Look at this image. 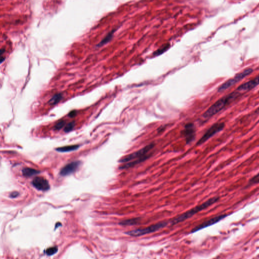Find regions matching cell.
<instances>
[{
	"instance_id": "cell-1",
	"label": "cell",
	"mask_w": 259,
	"mask_h": 259,
	"mask_svg": "<svg viewBox=\"0 0 259 259\" xmlns=\"http://www.w3.org/2000/svg\"><path fill=\"white\" fill-rule=\"evenodd\" d=\"M238 91H234L227 95L224 96L212 105L203 114V117L205 119L210 118L223 110L226 106L235 100L239 95Z\"/></svg>"
},
{
	"instance_id": "cell-2",
	"label": "cell",
	"mask_w": 259,
	"mask_h": 259,
	"mask_svg": "<svg viewBox=\"0 0 259 259\" xmlns=\"http://www.w3.org/2000/svg\"><path fill=\"white\" fill-rule=\"evenodd\" d=\"M219 200V197H214V198H211L210 199L208 200L205 202H204L202 204L194 207L192 209H190L182 215L178 216L175 218L173 219V220H172V221H170V223L172 225H175L178 223L182 222L183 221L191 218V217L194 216L195 214H197L198 212L207 209V207L215 204Z\"/></svg>"
},
{
	"instance_id": "cell-3",
	"label": "cell",
	"mask_w": 259,
	"mask_h": 259,
	"mask_svg": "<svg viewBox=\"0 0 259 259\" xmlns=\"http://www.w3.org/2000/svg\"><path fill=\"white\" fill-rule=\"evenodd\" d=\"M155 147L153 143H151L149 145L141 148V149L137 151L136 152H133L130 155H127L125 157H123L120 161V163L122 164H126L131 161H136L138 159H147L149 157L148 153Z\"/></svg>"
},
{
	"instance_id": "cell-4",
	"label": "cell",
	"mask_w": 259,
	"mask_h": 259,
	"mask_svg": "<svg viewBox=\"0 0 259 259\" xmlns=\"http://www.w3.org/2000/svg\"><path fill=\"white\" fill-rule=\"evenodd\" d=\"M252 71L253 69L252 68H247L241 73H237L234 77L228 80L226 82L224 83L222 85H221L219 87L218 91L219 92H222L226 91V90L229 89L234 85L236 84L240 81L242 80L246 76L250 75L252 73Z\"/></svg>"
},
{
	"instance_id": "cell-5",
	"label": "cell",
	"mask_w": 259,
	"mask_h": 259,
	"mask_svg": "<svg viewBox=\"0 0 259 259\" xmlns=\"http://www.w3.org/2000/svg\"><path fill=\"white\" fill-rule=\"evenodd\" d=\"M167 224H168V223H166V222H159V223H157L154 225L150 226L147 227L130 231L128 232H126V234H127L130 236H132V237L142 236L145 234H149L150 233L157 231V230H159L161 228H163L165 227H166Z\"/></svg>"
},
{
	"instance_id": "cell-6",
	"label": "cell",
	"mask_w": 259,
	"mask_h": 259,
	"mask_svg": "<svg viewBox=\"0 0 259 259\" xmlns=\"http://www.w3.org/2000/svg\"><path fill=\"white\" fill-rule=\"evenodd\" d=\"M225 127L224 123H217L214 124L213 125L211 126V127L207 130V132L205 133L203 136L199 140V141H198L197 145H202V144L205 143L215 134L223 130Z\"/></svg>"
},
{
	"instance_id": "cell-7",
	"label": "cell",
	"mask_w": 259,
	"mask_h": 259,
	"mask_svg": "<svg viewBox=\"0 0 259 259\" xmlns=\"http://www.w3.org/2000/svg\"><path fill=\"white\" fill-rule=\"evenodd\" d=\"M182 135L185 138L187 144L190 143L195 138L196 130L194 126L192 123H189L185 126L184 130L182 131Z\"/></svg>"
},
{
	"instance_id": "cell-8",
	"label": "cell",
	"mask_w": 259,
	"mask_h": 259,
	"mask_svg": "<svg viewBox=\"0 0 259 259\" xmlns=\"http://www.w3.org/2000/svg\"><path fill=\"white\" fill-rule=\"evenodd\" d=\"M227 216V215H220V216L215 217L205 222L202 223V224H201L200 225L196 226L192 230L191 232L193 233V232H196V231H199L200 230L202 229H204L205 228L214 225L215 224H216V223L218 222L219 221H220L221 220H222L223 219L225 218V217H226Z\"/></svg>"
},
{
	"instance_id": "cell-9",
	"label": "cell",
	"mask_w": 259,
	"mask_h": 259,
	"mask_svg": "<svg viewBox=\"0 0 259 259\" xmlns=\"http://www.w3.org/2000/svg\"><path fill=\"white\" fill-rule=\"evenodd\" d=\"M259 85V75H257L252 80H250L248 82H246L241 84L239 86L237 89V91L239 92H245L250 91V90L254 88Z\"/></svg>"
},
{
	"instance_id": "cell-10",
	"label": "cell",
	"mask_w": 259,
	"mask_h": 259,
	"mask_svg": "<svg viewBox=\"0 0 259 259\" xmlns=\"http://www.w3.org/2000/svg\"><path fill=\"white\" fill-rule=\"evenodd\" d=\"M32 184L36 189L41 191L48 190L50 188L47 180L41 177H37L34 178L32 182Z\"/></svg>"
},
{
	"instance_id": "cell-11",
	"label": "cell",
	"mask_w": 259,
	"mask_h": 259,
	"mask_svg": "<svg viewBox=\"0 0 259 259\" xmlns=\"http://www.w3.org/2000/svg\"><path fill=\"white\" fill-rule=\"evenodd\" d=\"M80 162L73 161L67 165L60 171V175L62 176H66L74 173L80 166Z\"/></svg>"
},
{
	"instance_id": "cell-12",
	"label": "cell",
	"mask_w": 259,
	"mask_h": 259,
	"mask_svg": "<svg viewBox=\"0 0 259 259\" xmlns=\"http://www.w3.org/2000/svg\"><path fill=\"white\" fill-rule=\"evenodd\" d=\"M40 172L39 170L32 168H23L22 170L23 175L27 177H30L34 175L38 174Z\"/></svg>"
},
{
	"instance_id": "cell-13",
	"label": "cell",
	"mask_w": 259,
	"mask_h": 259,
	"mask_svg": "<svg viewBox=\"0 0 259 259\" xmlns=\"http://www.w3.org/2000/svg\"><path fill=\"white\" fill-rule=\"evenodd\" d=\"M79 147V145H77L66 146H64V147H59L58 148L56 149V150H57L58 151H59V152H68V151H73V150H76Z\"/></svg>"
},
{
	"instance_id": "cell-14",
	"label": "cell",
	"mask_w": 259,
	"mask_h": 259,
	"mask_svg": "<svg viewBox=\"0 0 259 259\" xmlns=\"http://www.w3.org/2000/svg\"><path fill=\"white\" fill-rule=\"evenodd\" d=\"M62 98H63V95L62 94H56L53 96L52 98L50 99L49 103L50 105H54L59 102L62 100Z\"/></svg>"
},
{
	"instance_id": "cell-15",
	"label": "cell",
	"mask_w": 259,
	"mask_h": 259,
	"mask_svg": "<svg viewBox=\"0 0 259 259\" xmlns=\"http://www.w3.org/2000/svg\"><path fill=\"white\" fill-rule=\"evenodd\" d=\"M114 32V30H113L112 32H109V34H107V36H105L104 38L98 44V45H97V47H101L102 46L104 45L105 44L107 43L108 42L110 41V40L112 39V38L113 36Z\"/></svg>"
},
{
	"instance_id": "cell-16",
	"label": "cell",
	"mask_w": 259,
	"mask_h": 259,
	"mask_svg": "<svg viewBox=\"0 0 259 259\" xmlns=\"http://www.w3.org/2000/svg\"><path fill=\"white\" fill-rule=\"evenodd\" d=\"M140 221L139 218H134L132 219H129V220H126L123 221L121 222H120V224L122 225H133L137 224Z\"/></svg>"
},
{
	"instance_id": "cell-17",
	"label": "cell",
	"mask_w": 259,
	"mask_h": 259,
	"mask_svg": "<svg viewBox=\"0 0 259 259\" xmlns=\"http://www.w3.org/2000/svg\"><path fill=\"white\" fill-rule=\"evenodd\" d=\"M169 47H170V44H167V45L163 46L161 48H159L156 51H155V52L153 53V55L155 56H159V55H161L163 53L166 52V51L168 49Z\"/></svg>"
},
{
	"instance_id": "cell-18",
	"label": "cell",
	"mask_w": 259,
	"mask_h": 259,
	"mask_svg": "<svg viewBox=\"0 0 259 259\" xmlns=\"http://www.w3.org/2000/svg\"><path fill=\"white\" fill-rule=\"evenodd\" d=\"M259 183V173L255 175L252 178L248 181V186H251L252 185L257 184Z\"/></svg>"
},
{
	"instance_id": "cell-19",
	"label": "cell",
	"mask_w": 259,
	"mask_h": 259,
	"mask_svg": "<svg viewBox=\"0 0 259 259\" xmlns=\"http://www.w3.org/2000/svg\"><path fill=\"white\" fill-rule=\"evenodd\" d=\"M57 250H58V248L57 246L51 247V248H49L46 250V254L48 256H51V255L55 254L56 252H57Z\"/></svg>"
},
{
	"instance_id": "cell-20",
	"label": "cell",
	"mask_w": 259,
	"mask_h": 259,
	"mask_svg": "<svg viewBox=\"0 0 259 259\" xmlns=\"http://www.w3.org/2000/svg\"><path fill=\"white\" fill-rule=\"evenodd\" d=\"M75 125V122H71L66 126L64 129V131L65 132H70L73 129V128Z\"/></svg>"
},
{
	"instance_id": "cell-21",
	"label": "cell",
	"mask_w": 259,
	"mask_h": 259,
	"mask_svg": "<svg viewBox=\"0 0 259 259\" xmlns=\"http://www.w3.org/2000/svg\"><path fill=\"white\" fill-rule=\"evenodd\" d=\"M65 125V121H59L58 123L55 125L54 129L56 130H60L61 128L63 127L64 125Z\"/></svg>"
},
{
	"instance_id": "cell-22",
	"label": "cell",
	"mask_w": 259,
	"mask_h": 259,
	"mask_svg": "<svg viewBox=\"0 0 259 259\" xmlns=\"http://www.w3.org/2000/svg\"><path fill=\"white\" fill-rule=\"evenodd\" d=\"M76 114H77L76 111H75V110L72 111V112H71L69 113V116H70V117H71V118H73V117H74V116H75V115H76Z\"/></svg>"
},
{
	"instance_id": "cell-23",
	"label": "cell",
	"mask_w": 259,
	"mask_h": 259,
	"mask_svg": "<svg viewBox=\"0 0 259 259\" xmlns=\"http://www.w3.org/2000/svg\"><path fill=\"white\" fill-rule=\"evenodd\" d=\"M18 194H18V193H17V192H12V193L10 194V196H11V198H16V197H17V196H18Z\"/></svg>"
},
{
	"instance_id": "cell-24",
	"label": "cell",
	"mask_w": 259,
	"mask_h": 259,
	"mask_svg": "<svg viewBox=\"0 0 259 259\" xmlns=\"http://www.w3.org/2000/svg\"><path fill=\"white\" fill-rule=\"evenodd\" d=\"M5 49H3V48L1 50V57H2V55L4 54V53L5 52Z\"/></svg>"
}]
</instances>
